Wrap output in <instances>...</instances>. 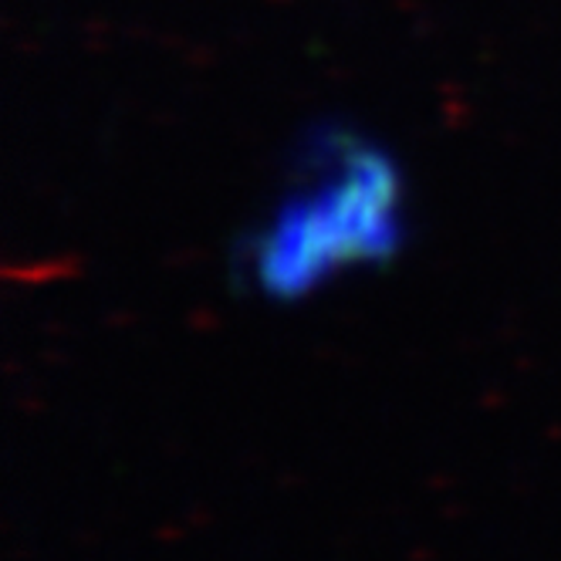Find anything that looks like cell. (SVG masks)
<instances>
[{
	"label": "cell",
	"instance_id": "1",
	"mask_svg": "<svg viewBox=\"0 0 561 561\" xmlns=\"http://www.w3.org/2000/svg\"><path fill=\"white\" fill-rule=\"evenodd\" d=\"M291 180L248 244V274L267 298H305L403 248V176L376 142L348 129L318 133Z\"/></svg>",
	"mask_w": 561,
	"mask_h": 561
}]
</instances>
